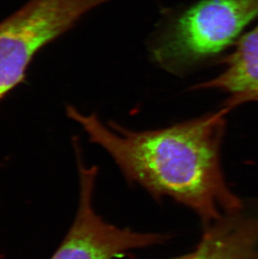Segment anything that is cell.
Returning a JSON list of instances; mask_svg holds the SVG:
<instances>
[{"instance_id":"277c9868","label":"cell","mask_w":258,"mask_h":259,"mask_svg":"<svg viewBox=\"0 0 258 259\" xmlns=\"http://www.w3.org/2000/svg\"><path fill=\"white\" fill-rule=\"evenodd\" d=\"M74 149L80 185L77 211L71 228L51 259H113L169 241L171 236L167 233L138 232L104 220L93 205L98 167L85 164L80 145Z\"/></svg>"},{"instance_id":"6da1fadb","label":"cell","mask_w":258,"mask_h":259,"mask_svg":"<svg viewBox=\"0 0 258 259\" xmlns=\"http://www.w3.org/2000/svg\"><path fill=\"white\" fill-rule=\"evenodd\" d=\"M66 112L90 142L109 154L129 184L157 200L170 199L189 208L203 228L243 210L222 169L227 108L142 131L113 121L104 123L96 113H82L73 106H67Z\"/></svg>"},{"instance_id":"3957f363","label":"cell","mask_w":258,"mask_h":259,"mask_svg":"<svg viewBox=\"0 0 258 259\" xmlns=\"http://www.w3.org/2000/svg\"><path fill=\"white\" fill-rule=\"evenodd\" d=\"M113 0H29L0 22V101L20 86L43 48Z\"/></svg>"},{"instance_id":"5b68a950","label":"cell","mask_w":258,"mask_h":259,"mask_svg":"<svg viewBox=\"0 0 258 259\" xmlns=\"http://www.w3.org/2000/svg\"><path fill=\"white\" fill-rule=\"evenodd\" d=\"M222 63L224 68L219 75L191 90L224 93L227 98L221 108L230 112L245 103L258 102V25L239 38Z\"/></svg>"},{"instance_id":"8992f818","label":"cell","mask_w":258,"mask_h":259,"mask_svg":"<svg viewBox=\"0 0 258 259\" xmlns=\"http://www.w3.org/2000/svg\"><path fill=\"white\" fill-rule=\"evenodd\" d=\"M203 229L191 251L171 259H258V217L241 211Z\"/></svg>"},{"instance_id":"7a4b0ae2","label":"cell","mask_w":258,"mask_h":259,"mask_svg":"<svg viewBox=\"0 0 258 259\" xmlns=\"http://www.w3.org/2000/svg\"><path fill=\"white\" fill-rule=\"evenodd\" d=\"M258 17V0H200L153 39L150 53L164 71L184 75L235 45Z\"/></svg>"}]
</instances>
